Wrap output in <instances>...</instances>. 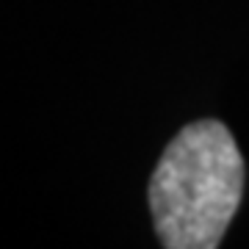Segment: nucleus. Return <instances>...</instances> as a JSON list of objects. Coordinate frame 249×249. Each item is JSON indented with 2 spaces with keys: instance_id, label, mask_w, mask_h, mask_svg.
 <instances>
[{
  "instance_id": "1",
  "label": "nucleus",
  "mask_w": 249,
  "mask_h": 249,
  "mask_svg": "<svg viewBox=\"0 0 249 249\" xmlns=\"http://www.w3.org/2000/svg\"><path fill=\"white\" fill-rule=\"evenodd\" d=\"M244 158L216 119L180 130L150 180V211L160 247L213 249L222 244L244 196Z\"/></svg>"
}]
</instances>
